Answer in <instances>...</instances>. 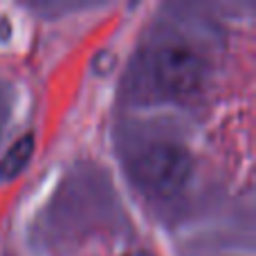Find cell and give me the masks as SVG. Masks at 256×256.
Instances as JSON below:
<instances>
[{
  "label": "cell",
  "instance_id": "1",
  "mask_svg": "<svg viewBox=\"0 0 256 256\" xmlns=\"http://www.w3.org/2000/svg\"><path fill=\"white\" fill-rule=\"evenodd\" d=\"M191 155L178 144L146 146L130 164V176L140 189L155 198H173L191 178Z\"/></svg>",
  "mask_w": 256,
  "mask_h": 256
},
{
  "label": "cell",
  "instance_id": "2",
  "mask_svg": "<svg viewBox=\"0 0 256 256\" xmlns=\"http://www.w3.org/2000/svg\"><path fill=\"white\" fill-rule=\"evenodd\" d=\"M153 79L166 97L186 102L202 90L204 63L189 45H162L153 56Z\"/></svg>",
  "mask_w": 256,
  "mask_h": 256
},
{
  "label": "cell",
  "instance_id": "3",
  "mask_svg": "<svg viewBox=\"0 0 256 256\" xmlns=\"http://www.w3.org/2000/svg\"><path fill=\"white\" fill-rule=\"evenodd\" d=\"M32 153H34V137L25 135V137H20V140H16L12 144V148L0 160V178H2V180H14V178L27 166Z\"/></svg>",
  "mask_w": 256,
  "mask_h": 256
},
{
  "label": "cell",
  "instance_id": "4",
  "mask_svg": "<svg viewBox=\"0 0 256 256\" xmlns=\"http://www.w3.org/2000/svg\"><path fill=\"white\" fill-rule=\"evenodd\" d=\"M126 256H148V254H142V252H132V254H126Z\"/></svg>",
  "mask_w": 256,
  "mask_h": 256
}]
</instances>
